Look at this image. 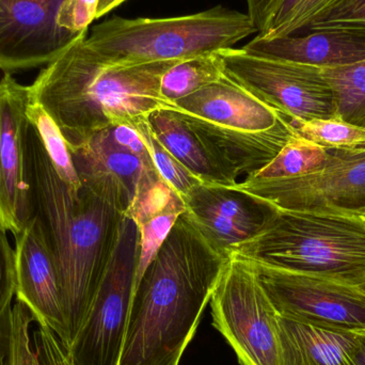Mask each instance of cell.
Returning <instances> with one entry per match:
<instances>
[{"mask_svg":"<svg viewBox=\"0 0 365 365\" xmlns=\"http://www.w3.org/2000/svg\"><path fill=\"white\" fill-rule=\"evenodd\" d=\"M23 143L30 212L55 264L68 349L106 274L124 215L83 185L71 188L29 120Z\"/></svg>","mask_w":365,"mask_h":365,"instance_id":"1","label":"cell"},{"mask_svg":"<svg viewBox=\"0 0 365 365\" xmlns=\"http://www.w3.org/2000/svg\"><path fill=\"white\" fill-rule=\"evenodd\" d=\"M230 257L182 214L135 289L119 365H179Z\"/></svg>","mask_w":365,"mask_h":365,"instance_id":"2","label":"cell"},{"mask_svg":"<svg viewBox=\"0 0 365 365\" xmlns=\"http://www.w3.org/2000/svg\"><path fill=\"white\" fill-rule=\"evenodd\" d=\"M75 41L29 86L30 98L55 122L68 148L113 125L134 126L158 109H179L160 96L165 73L177 64L111 66L89 45Z\"/></svg>","mask_w":365,"mask_h":365,"instance_id":"3","label":"cell"},{"mask_svg":"<svg viewBox=\"0 0 365 365\" xmlns=\"http://www.w3.org/2000/svg\"><path fill=\"white\" fill-rule=\"evenodd\" d=\"M353 287L365 284V219L351 215L279 210L231 255Z\"/></svg>","mask_w":365,"mask_h":365,"instance_id":"4","label":"cell"},{"mask_svg":"<svg viewBox=\"0 0 365 365\" xmlns=\"http://www.w3.org/2000/svg\"><path fill=\"white\" fill-rule=\"evenodd\" d=\"M253 34L257 29L248 14L216 6L168 19L113 17L88 31L86 43L107 63L132 66L233 48Z\"/></svg>","mask_w":365,"mask_h":365,"instance_id":"5","label":"cell"},{"mask_svg":"<svg viewBox=\"0 0 365 365\" xmlns=\"http://www.w3.org/2000/svg\"><path fill=\"white\" fill-rule=\"evenodd\" d=\"M210 304L212 326L240 365H280L279 313L251 262L231 255Z\"/></svg>","mask_w":365,"mask_h":365,"instance_id":"6","label":"cell"},{"mask_svg":"<svg viewBox=\"0 0 365 365\" xmlns=\"http://www.w3.org/2000/svg\"><path fill=\"white\" fill-rule=\"evenodd\" d=\"M217 53L227 78L289 121L336 119V98L322 68L257 57L234 47Z\"/></svg>","mask_w":365,"mask_h":365,"instance_id":"7","label":"cell"},{"mask_svg":"<svg viewBox=\"0 0 365 365\" xmlns=\"http://www.w3.org/2000/svg\"><path fill=\"white\" fill-rule=\"evenodd\" d=\"M138 229L124 216L119 238L96 299L74 342L71 365H119L134 294Z\"/></svg>","mask_w":365,"mask_h":365,"instance_id":"8","label":"cell"},{"mask_svg":"<svg viewBox=\"0 0 365 365\" xmlns=\"http://www.w3.org/2000/svg\"><path fill=\"white\" fill-rule=\"evenodd\" d=\"M327 149L321 171L281 180L247 178L235 188L279 210L365 216V150Z\"/></svg>","mask_w":365,"mask_h":365,"instance_id":"9","label":"cell"},{"mask_svg":"<svg viewBox=\"0 0 365 365\" xmlns=\"http://www.w3.org/2000/svg\"><path fill=\"white\" fill-rule=\"evenodd\" d=\"M251 263L281 317L329 329L365 331V292L360 287Z\"/></svg>","mask_w":365,"mask_h":365,"instance_id":"10","label":"cell"},{"mask_svg":"<svg viewBox=\"0 0 365 365\" xmlns=\"http://www.w3.org/2000/svg\"><path fill=\"white\" fill-rule=\"evenodd\" d=\"M63 0H0V70L47 66L83 34L58 25Z\"/></svg>","mask_w":365,"mask_h":365,"instance_id":"11","label":"cell"},{"mask_svg":"<svg viewBox=\"0 0 365 365\" xmlns=\"http://www.w3.org/2000/svg\"><path fill=\"white\" fill-rule=\"evenodd\" d=\"M30 102L29 86L4 73L0 78V225L13 235L31 219L23 143Z\"/></svg>","mask_w":365,"mask_h":365,"instance_id":"12","label":"cell"},{"mask_svg":"<svg viewBox=\"0 0 365 365\" xmlns=\"http://www.w3.org/2000/svg\"><path fill=\"white\" fill-rule=\"evenodd\" d=\"M182 201L186 214L204 237L219 252L231 250L257 235L274 208L235 187L201 182Z\"/></svg>","mask_w":365,"mask_h":365,"instance_id":"13","label":"cell"},{"mask_svg":"<svg viewBox=\"0 0 365 365\" xmlns=\"http://www.w3.org/2000/svg\"><path fill=\"white\" fill-rule=\"evenodd\" d=\"M68 149L81 185L123 215L134 202L148 171L155 169L153 163L119 147L108 128Z\"/></svg>","mask_w":365,"mask_h":365,"instance_id":"14","label":"cell"},{"mask_svg":"<svg viewBox=\"0 0 365 365\" xmlns=\"http://www.w3.org/2000/svg\"><path fill=\"white\" fill-rule=\"evenodd\" d=\"M14 237L16 299L27 304L68 349L57 272L36 219Z\"/></svg>","mask_w":365,"mask_h":365,"instance_id":"15","label":"cell"},{"mask_svg":"<svg viewBox=\"0 0 365 365\" xmlns=\"http://www.w3.org/2000/svg\"><path fill=\"white\" fill-rule=\"evenodd\" d=\"M175 113L214 150L222 162L240 177H252L265 168L284 145L297 135L289 118L270 130L245 132L230 130L175 109Z\"/></svg>","mask_w":365,"mask_h":365,"instance_id":"16","label":"cell"},{"mask_svg":"<svg viewBox=\"0 0 365 365\" xmlns=\"http://www.w3.org/2000/svg\"><path fill=\"white\" fill-rule=\"evenodd\" d=\"M242 48L257 57L319 68H338L365 61V34L345 30H317L299 36L263 38L257 36Z\"/></svg>","mask_w":365,"mask_h":365,"instance_id":"17","label":"cell"},{"mask_svg":"<svg viewBox=\"0 0 365 365\" xmlns=\"http://www.w3.org/2000/svg\"><path fill=\"white\" fill-rule=\"evenodd\" d=\"M175 104L179 110L210 123L245 132L270 130L283 117L225 75Z\"/></svg>","mask_w":365,"mask_h":365,"instance_id":"18","label":"cell"},{"mask_svg":"<svg viewBox=\"0 0 365 365\" xmlns=\"http://www.w3.org/2000/svg\"><path fill=\"white\" fill-rule=\"evenodd\" d=\"M185 212L186 207L181 195L160 177L156 169L148 171L134 202L124 215L132 219L138 229L134 292L175 221Z\"/></svg>","mask_w":365,"mask_h":365,"instance_id":"19","label":"cell"},{"mask_svg":"<svg viewBox=\"0 0 365 365\" xmlns=\"http://www.w3.org/2000/svg\"><path fill=\"white\" fill-rule=\"evenodd\" d=\"M0 365H71V361L59 336L16 299L0 321Z\"/></svg>","mask_w":365,"mask_h":365,"instance_id":"20","label":"cell"},{"mask_svg":"<svg viewBox=\"0 0 365 365\" xmlns=\"http://www.w3.org/2000/svg\"><path fill=\"white\" fill-rule=\"evenodd\" d=\"M148 123L160 143L204 184L232 188L240 182V177L175 113V109L153 111L148 117Z\"/></svg>","mask_w":365,"mask_h":365,"instance_id":"21","label":"cell"},{"mask_svg":"<svg viewBox=\"0 0 365 365\" xmlns=\"http://www.w3.org/2000/svg\"><path fill=\"white\" fill-rule=\"evenodd\" d=\"M280 365H351L358 332L329 329L279 315Z\"/></svg>","mask_w":365,"mask_h":365,"instance_id":"22","label":"cell"},{"mask_svg":"<svg viewBox=\"0 0 365 365\" xmlns=\"http://www.w3.org/2000/svg\"><path fill=\"white\" fill-rule=\"evenodd\" d=\"M225 76L218 53L182 60L169 68L160 81V96L166 102H178Z\"/></svg>","mask_w":365,"mask_h":365,"instance_id":"23","label":"cell"},{"mask_svg":"<svg viewBox=\"0 0 365 365\" xmlns=\"http://www.w3.org/2000/svg\"><path fill=\"white\" fill-rule=\"evenodd\" d=\"M336 98V119L365 128V61L322 68Z\"/></svg>","mask_w":365,"mask_h":365,"instance_id":"24","label":"cell"},{"mask_svg":"<svg viewBox=\"0 0 365 365\" xmlns=\"http://www.w3.org/2000/svg\"><path fill=\"white\" fill-rule=\"evenodd\" d=\"M328 160L327 149L296 135L280 153L253 179L281 180L304 177L321 171Z\"/></svg>","mask_w":365,"mask_h":365,"instance_id":"25","label":"cell"},{"mask_svg":"<svg viewBox=\"0 0 365 365\" xmlns=\"http://www.w3.org/2000/svg\"><path fill=\"white\" fill-rule=\"evenodd\" d=\"M27 118L30 123L36 128L44 145L45 151L51 158L53 168L59 177L71 188L76 190L81 188V182L75 170L68 143L53 119L45 113L40 105L32 102H30L28 106Z\"/></svg>","mask_w":365,"mask_h":365,"instance_id":"26","label":"cell"},{"mask_svg":"<svg viewBox=\"0 0 365 365\" xmlns=\"http://www.w3.org/2000/svg\"><path fill=\"white\" fill-rule=\"evenodd\" d=\"M133 128L139 133L147 145L152 162L160 177L165 180L180 195L185 197L193 187L203 182L197 179L160 143L152 132L148 118L139 120Z\"/></svg>","mask_w":365,"mask_h":365,"instance_id":"27","label":"cell"},{"mask_svg":"<svg viewBox=\"0 0 365 365\" xmlns=\"http://www.w3.org/2000/svg\"><path fill=\"white\" fill-rule=\"evenodd\" d=\"M291 122L299 136L324 148L365 150V128L338 119Z\"/></svg>","mask_w":365,"mask_h":365,"instance_id":"28","label":"cell"},{"mask_svg":"<svg viewBox=\"0 0 365 365\" xmlns=\"http://www.w3.org/2000/svg\"><path fill=\"white\" fill-rule=\"evenodd\" d=\"M304 30H345L365 34V0H332Z\"/></svg>","mask_w":365,"mask_h":365,"instance_id":"29","label":"cell"},{"mask_svg":"<svg viewBox=\"0 0 365 365\" xmlns=\"http://www.w3.org/2000/svg\"><path fill=\"white\" fill-rule=\"evenodd\" d=\"M6 233V230L0 225V321L12 310V300L16 293L15 251Z\"/></svg>","mask_w":365,"mask_h":365,"instance_id":"30","label":"cell"},{"mask_svg":"<svg viewBox=\"0 0 365 365\" xmlns=\"http://www.w3.org/2000/svg\"><path fill=\"white\" fill-rule=\"evenodd\" d=\"M100 0H63L58 12V25L68 31L81 34L96 19Z\"/></svg>","mask_w":365,"mask_h":365,"instance_id":"31","label":"cell"},{"mask_svg":"<svg viewBox=\"0 0 365 365\" xmlns=\"http://www.w3.org/2000/svg\"><path fill=\"white\" fill-rule=\"evenodd\" d=\"M331 1L332 0H302V4L295 9L287 23L279 30L274 38L293 36L296 32L304 30L310 21Z\"/></svg>","mask_w":365,"mask_h":365,"instance_id":"32","label":"cell"},{"mask_svg":"<svg viewBox=\"0 0 365 365\" xmlns=\"http://www.w3.org/2000/svg\"><path fill=\"white\" fill-rule=\"evenodd\" d=\"M108 130L113 140L122 149L138 156L145 162L153 163L147 145L134 128L128 125H113L108 128Z\"/></svg>","mask_w":365,"mask_h":365,"instance_id":"33","label":"cell"},{"mask_svg":"<svg viewBox=\"0 0 365 365\" xmlns=\"http://www.w3.org/2000/svg\"><path fill=\"white\" fill-rule=\"evenodd\" d=\"M302 1V0H278L269 24L266 29L257 36L263 38H274L279 30L287 23L289 17Z\"/></svg>","mask_w":365,"mask_h":365,"instance_id":"34","label":"cell"},{"mask_svg":"<svg viewBox=\"0 0 365 365\" xmlns=\"http://www.w3.org/2000/svg\"><path fill=\"white\" fill-rule=\"evenodd\" d=\"M278 0H247L248 15L257 29V34H262L267 27L274 14Z\"/></svg>","mask_w":365,"mask_h":365,"instance_id":"35","label":"cell"},{"mask_svg":"<svg viewBox=\"0 0 365 365\" xmlns=\"http://www.w3.org/2000/svg\"><path fill=\"white\" fill-rule=\"evenodd\" d=\"M351 365H365V331L358 332V345Z\"/></svg>","mask_w":365,"mask_h":365,"instance_id":"36","label":"cell"},{"mask_svg":"<svg viewBox=\"0 0 365 365\" xmlns=\"http://www.w3.org/2000/svg\"><path fill=\"white\" fill-rule=\"evenodd\" d=\"M124 1H126V0H100V2H98L96 19L104 16L107 13L110 12L111 10L117 8L120 4H123Z\"/></svg>","mask_w":365,"mask_h":365,"instance_id":"37","label":"cell"},{"mask_svg":"<svg viewBox=\"0 0 365 365\" xmlns=\"http://www.w3.org/2000/svg\"><path fill=\"white\" fill-rule=\"evenodd\" d=\"M360 289H362V291H364L365 292V284L362 285L361 287H360Z\"/></svg>","mask_w":365,"mask_h":365,"instance_id":"38","label":"cell"},{"mask_svg":"<svg viewBox=\"0 0 365 365\" xmlns=\"http://www.w3.org/2000/svg\"><path fill=\"white\" fill-rule=\"evenodd\" d=\"M364 219H365V216H364Z\"/></svg>","mask_w":365,"mask_h":365,"instance_id":"39","label":"cell"}]
</instances>
